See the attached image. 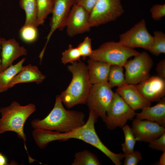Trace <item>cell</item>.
<instances>
[{"mask_svg": "<svg viewBox=\"0 0 165 165\" xmlns=\"http://www.w3.org/2000/svg\"><path fill=\"white\" fill-rule=\"evenodd\" d=\"M98 117L92 111H90L87 121L81 127L66 133L35 129L32 132L33 138L37 145L41 148L55 141H65L72 138L80 140L98 149L115 165H120L125 154L113 152L101 141L95 128V124Z\"/></svg>", "mask_w": 165, "mask_h": 165, "instance_id": "6da1fadb", "label": "cell"}, {"mask_svg": "<svg viewBox=\"0 0 165 165\" xmlns=\"http://www.w3.org/2000/svg\"><path fill=\"white\" fill-rule=\"evenodd\" d=\"M85 117L82 112L65 109L58 95L48 115L42 119L33 120L31 124L35 129L66 133L84 125Z\"/></svg>", "mask_w": 165, "mask_h": 165, "instance_id": "7a4b0ae2", "label": "cell"}, {"mask_svg": "<svg viewBox=\"0 0 165 165\" xmlns=\"http://www.w3.org/2000/svg\"><path fill=\"white\" fill-rule=\"evenodd\" d=\"M72 74V79L67 88L59 95L62 103L68 108L86 104L92 85L87 65L82 61H75L67 66Z\"/></svg>", "mask_w": 165, "mask_h": 165, "instance_id": "3957f363", "label": "cell"}, {"mask_svg": "<svg viewBox=\"0 0 165 165\" xmlns=\"http://www.w3.org/2000/svg\"><path fill=\"white\" fill-rule=\"evenodd\" d=\"M36 110L35 106L33 104L22 106L16 101H13L9 106L0 109L1 115L0 134L9 131L16 133L18 137L24 141V147L28 154L24 126L27 119Z\"/></svg>", "mask_w": 165, "mask_h": 165, "instance_id": "277c9868", "label": "cell"}, {"mask_svg": "<svg viewBox=\"0 0 165 165\" xmlns=\"http://www.w3.org/2000/svg\"><path fill=\"white\" fill-rule=\"evenodd\" d=\"M140 52L134 49L127 47L118 42L108 41L93 50L89 57L94 60L103 61L111 65L123 67L128 59Z\"/></svg>", "mask_w": 165, "mask_h": 165, "instance_id": "5b68a950", "label": "cell"}, {"mask_svg": "<svg viewBox=\"0 0 165 165\" xmlns=\"http://www.w3.org/2000/svg\"><path fill=\"white\" fill-rule=\"evenodd\" d=\"M115 93L108 82L91 86L86 104L90 111L101 117L104 122Z\"/></svg>", "mask_w": 165, "mask_h": 165, "instance_id": "8992f818", "label": "cell"}, {"mask_svg": "<svg viewBox=\"0 0 165 165\" xmlns=\"http://www.w3.org/2000/svg\"><path fill=\"white\" fill-rule=\"evenodd\" d=\"M154 64L153 59L146 52L140 53L126 63L123 67L127 84L136 85L150 77Z\"/></svg>", "mask_w": 165, "mask_h": 165, "instance_id": "52a82bcc", "label": "cell"}, {"mask_svg": "<svg viewBox=\"0 0 165 165\" xmlns=\"http://www.w3.org/2000/svg\"><path fill=\"white\" fill-rule=\"evenodd\" d=\"M121 0H98L90 14L91 27L116 20L124 13Z\"/></svg>", "mask_w": 165, "mask_h": 165, "instance_id": "ba28073f", "label": "cell"}, {"mask_svg": "<svg viewBox=\"0 0 165 165\" xmlns=\"http://www.w3.org/2000/svg\"><path fill=\"white\" fill-rule=\"evenodd\" d=\"M135 111L131 108L116 92L107 112L104 122L110 130L122 127L128 120L136 115Z\"/></svg>", "mask_w": 165, "mask_h": 165, "instance_id": "9c48e42d", "label": "cell"}, {"mask_svg": "<svg viewBox=\"0 0 165 165\" xmlns=\"http://www.w3.org/2000/svg\"><path fill=\"white\" fill-rule=\"evenodd\" d=\"M119 42L125 46L134 49L143 48L149 51L153 43V37L148 31L144 19L119 35Z\"/></svg>", "mask_w": 165, "mask_h": 165, "instance_id": "30bf717a", "label": "cell"}, {"mask_svg": "<svg viewBox=\"0 0 165 165\" xmlns=\"http://www.w3.org/2000/svg\"><path fill=\"white\" fill-rule=\"evenodd\" d=\"M76 0H53L52 16L50 19V29L46 37L45 44L39 55L43 57L47 45L53 33L57 29L62 31L65 28L66 20Z\"/></svg>", "mask_w": 165, "mask_h": 165, "instance_id": "8fae6325", "label": "cell"}, {"mask_svg": "<svg viewBox=\"0 0 165 165\" xmlns=\"http://www.w3.org/2000/svg\"><path fill=\"white\" fill-rule=\"evenodd\" d=\"M90 13L83 8L75 4L66 20L65 28L67 35L71 37L89 31L91 28Z\"/></svg>", "mask_w": 165, "mask_h": 165, "instance_id": "7c38bea8", "label": "cell"}, {"mask_svg": "<svg viewBox=\"0 0 165 165\" xmlns=\"http://www.w3.org/2000/svg\"><path fill=\"white\" fill-rule=\"evenodd\" d=\"M131 128L137 141L148 143L165 132V127L156 122L136 118L132 122Z\"/></svg>", "mask_w": 165, "mask_h": 165, "instance_id": "4fadbf2b", "label": "cell"}, {"mask_svg": "<svg viewBox=\"0 0 165 165\" xmlns=\"http://www.w3.org/2000/svg\"><path fill=\"white\" fill-rule=\"evenodd\" d=\"M136 86L142 95L151 102L159 101L165 95V79L158 76H150Z\"/></svg>", "mask_w": 165, "mask_h": 165, "instance_id": "5bb4252c", "label": "cell"}, {"mask_svg": "<svg viewBox=\"0 0 165 165\" xmlns=\"http://www.w3.org/2000/svg\"><path fill=\"white\" fill-rule=\"evenodd\" d=\"M116 92L135 111L151 105V102L142 95L136 85L126 84L118 87Z\"/></svg>", "mask_w": 165, "mask_h": 165, "instance_id": "9a60e30c", "label": "cell"}, {"mask_svg": "<svg viewBox=\"0 0 165 165\" xmlns=\"http://www.w3.org/2000/svg\"><path fill=\"white\" fill-rule=\"evenodd\" d=\"M1 57L2 71L12 64L16 59L27 55V51L23 46H20L14 38L6 40L2 38L1 42Z\"/></svg>", "mask_w": 165, "mask_h": 165, "instance_id": "2e32d148", "label": "cell"}, {"mask_svg": "<svg viewBox=\"0 0 165 165\" xmlns=\"http://www.w3.org/2000/svg\"><path fill=\"white\" fill-rule=\"evenodd\" d=\"M46 76L35 65L29 64L23 67L20 71L11 80L9 85V88L20 83L35 82L39 84L46 79Z\"/></svg>", "mask_w": 165, "mask_h": 165, "instance_id": "e0dca14e", "label": "cell"}, {"mask_svg": "<svg viewBox=\"0 0 165 165\" xmlns=\"http://www.w3.org/2000/svg\"><path fill=\"white\" fill-rule=\"evenodd\" d=\"M136 113V118L147 120L157 123L165 127V97L162 98L155 105L144 108Z\"/></svg>", "mask_w": 165, "mask_h": 165, "instance_id": "ac0fdd59", "label": "cell"}, {"mask_svg": "<svg viewBox=\"0 0 165 165\" xmlns=\"http://www.w3.org/2000/svg\"><path fill=\"white\" fill-rule=\"evenodd\" d=\"M87 65L90 82L92 85L108 81L111 65L106 62L89 58Z\"/></svg>", "mask_w": 165, "mask_h": 165, "instance_id": "d6986e66", "label": "cell"}, {"mask_svg": "<svg viewBox=\"0 0 165 165\" xmlns=\"http://www.w3.org/2000/svg\"><path fill=\"white\" fill-rule=\"evenodd\" d=\"M25 59V58H22L16 64L11 65L0 72V93L6 91L9 89V82L21 70Z\"/></svg>", "mask_w": 165, "mask_h": 165, "instance_id": "ffe728a7", "label": "cell"}, {"mask_svg": "<svg viewBox=\"0 0 165 165\" xmlns=\"http://www.w3.org/2000/svg\"><path fill=\"white\" fill-rule=\"evenodd\" d=\"M19 4L20 7L25 13V20L24 24L33 25L37 27V0H19Z\"/></svg>", "mask_w": 165, "mask_h": 165, "instance_id": "44dd1931", "label": "cell"}, {"mask_svg": "<svg viewBox=\"0 0 165 165\" xmlns=\"http://www.w3.org/2000/svg\"><path fill=\"white\" fill-rule=\"evenodd\" d=\"M123 67L119 65L111 66L108 82L112 88L121 87L127 84Z\"/></svg>", "mask_w": 165, "mask_h": 165, "instance_id": "7402d4cb", "label": "cell"}, {"mask_svg": "<svg viewBox=\"0 0 165 165\" xmlns=\"http://www.w3.org/2000/svg\"><path fill=\"white\" fill-rule=\"evenodd\" d=\"M37 12L36 25H43L47 16L51 14L53 0H37Z\"/></svg>", "mask_w": 165, "mask_h": 165, "instance_id": "603a6c76", "label": "cell"}, {"mask_svg": "<svg viewBox=\"0 0 165 165\" xmlns=\"http://www.w3.org/2000/svg\"><path fill=\"white\" fill-rule=\"evenodd\" d=\"M97 157L91 152L85 150L76 152L72 165H100Z\"/></svg>", "mask_w": 165, "mask_h": 165, "instance_id": "cb8c5ba5", "label": "cell"}, {"mask_svg": "<svg viewBox=\"0 0 165 165\" xmlns=\"http://www.w3.org/2000/svg\"><path fill=\"white\" fill-rule=\"evenodd\" d=\"M124 136V141L121 144L122 149L124 154L134 152L137 141L132 129L128 125L125 124L122 127Z\"/></svg>", "mask_w": 165, "mask_h": 165, "instance_id": "d4e9b609", "label": "cell"}, {"mask_svg": "<svg viewBox=\"0 0 165 165\" xmlns=\"http://www.w3.org/2000/svg\"><path fill=\"white\" fill-rule=\"evenodd\" d=\"M37 27L35 25L24 24L19 31V36L21 40L28 43L35 42L38 36Z\"/></svg>", "mask_w": 165, "mask_h": 165, "instance_id": "484cf974", "label": "cell"}, {"mask_svg": "<svg viewBox=\"0 0 165 165\" xmlns=\"http://www.w3.org/2000/svg\"><path fill=\"white\" fill-rule=\"evenodd\" d=\"M153 43L149 51L153 55L158 56L165 53V34L160 31L154 32Z\"/></svg>", "mask_w": 165, "mask_h": 165, "instance_id": "4316f807", "label": "cell"}, {"mask_svg": "<svg viewBox=\"0 0 165 165\" xmlns=\"http://www.w3.org/2000/svg\"><path fill=\"white\" fill-rule=\"evenodd\" d=\"M81 57L80 52L77 47H74L69 44L68 48L62 53L61 61L64 64L72 63L80 60Z\"/></svg>", "mask_w": 165, "mask_h": 165, "instance_id": "83f0119b", "label": "cell"}, {"mask_svg": "<svg viewBox=\"0 0 165 165\" xmlns=\"http://www.w3.org/2000/svg\"><path fill=\"white\" fill-rule=\"evenodd\" d=\"M77 47L83 59H85L87 57H89L93 50L92 48L91 38L88 36H86Z\"/></svg>", "mask_w": 165, "mask_h": 165, "instance_id": "f1b7e54d", "label": "cell"}, {"mask_svg": "<svg viewBox=\"0 0 165 165\" xmlns=\"http://www.w3.org/2000/svg\"><path fill=\"white\" fill-rule=\"evenodd\" d=\"M125 154L124 165H137L142 159L141 153L137 151Z\"/></svg>", "mask_w": 165, "mask_h": 165, "instance_id": "f546056e", "label": "cell"}, {"mask_svg": "<svg viewBox=\"0 0 165 165\" xmlns=\"http://www.w3.org/2000/svg\"><path fill=\"white\" fill-rule=\"evenodd\" d=\"M151 16L156 21L160 20L165 16V5L156 4L153 6L150 9Z\"/></svg>", "mask_w": 165, "mask_h": 165, "instance_id": "4dcf8cb0", "label": "cell"}, {"mask_svg": "<svg viewBox=\"0 0 165 165\" xmlns=\"http://www.w3.org/2000/svg\"><path fill=\"white\" fill-rule=\"evenodd\" d=\"M149 143L148 146L150 148L163 152L165 151V132Z\"/></svg>", "mask_w": 165, "mask_h": 165, "instance_id": "1f68e13d", "label": "cell"}, {"mask_svg": "<svg viewBox=\"0 0 165 165\" xmlns=\"http://www.w3.org/2000/svg\"><path fill=\"white\" fill-rule=\"evenodd\" d=\"M98 0H76L75 4L83 8L90 14Z\"/></svg>", "mask_w": 165, "mask_h": 165, "instance_id": "d6a6232c", "label": "cell"}, {"mask_svg": "<svg viewBox=\"0 0 165 165\" xmlns=\"http://www.w3.org/2000/svg\"><path fill=\"white\" fill-rule=\"evenodd\" d=\"M156 71L158 76L165 79V59L160 60L157 64Z\"/></svg>", "mask_w": 165, "mask_h": 165, "instance_id": "836d02e7", "label": "cell"}, {"mask_svg": "<svg viewBox=\"0 0 165 165\" xmlns=\"http://www.w3.org/2000/svg\"><path fill=\"white\" fill-rule=\"evenodd\" d=\"M6 157L0 152V165H9Z\"/></svg>", "mask_w": 165, "mask_h": 165, "instance_id": "e575fe53", "label": "cell"}, {"mask_svg": "<svg viewBox=\"0 0 165 165\" xmlns=\"http://www.w3.org/2000/svg\"><path fill=\"white\" fill-rule=\"evenodd\" d=\"M159 164L160 165H165V151L163 152L160 158Z\"/></svg>", "mask_w": 165, "mask_h": 165, "instance_id": "d590c367", "label": "cell"}, {"mask_svg": "<svg viewBox=\"0 0 165 165\" xmlns=\"http://www.w3.org/2000/svg\"><path fill=\"white\" fill-rule=\"evenodd\" d=\"M2 38H0V72L2 71V63H1V59L0 55V52L1 50V42L2 41Z\"/></svg>", "mask_w": 165, "mask_h": 165, "instance_id": "8d00e7d4", "label": "cell"}]
</instances>
